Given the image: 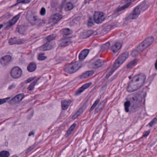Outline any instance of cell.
I'll list each match as a JSON object with an SVG mask.
<instances>
[{
	"label": "cell",
	"mask_w": 157,
	"mask_h": 157,
	"mask_svg": "<svg viewBox=\"0 0 157 157\" xmlns=\"http://www.w3.org/2000/svg\"><path fill=\"white\" fill-rule=\"evenodd\" d=\"M142 97H141V94H140L139 93L133 94L127 97L124 102L125 110L128 113L132 110H134L141 104L142 102Z\"/></svg>",
	"instance_id": "cell-1"
},
{
	"label": "cell",
	"mask_w": 157,
	"mask_h": 157,
	"mask_svg": "<svg viewBox=\"0 0 157 157\" xmlns=\"http://www.w3.org/2000/svg\"><path fill=\"white\" fill-rule=\"evenodd\" d=\"M146 79V76L144 73L136 75L130 81L127 86V91L131 93L136 91L143 85Z\"/></svg>",
	"instance_id": "cell-2"
},
{
	"label": "cell",
	"mask_w": 157,
	"mask_h": 157,
	"mask_svg": "<svg viewBox=\"0 0 157 157\" xmlns=\"http://www.w3.org/2000/svg\"><path fill=\"white\" fill-rule=\"evenodd\" d=\"M154 41V37L152 36H149L145 39L143 41L139 44L135 49L133 51L132 55L133 57H136L141 53L145 49L151 45Z\"/></svg>",
	"instance_id": "cell-3"
},
{
	"label": "cell",
	"mask_w": 157,
	"mask_h": 157,
	"mask_svg": "<svg viewBox=\"0 0 157 157\" xmlns=\"http://www.w3.org/2000/svg\"><path fill=\"white\" fill-rule=\"evenodd\" d=\"M129 55V52H126L122 53L121 55L119 56V57L117 58V59L113 64V67L111 69L110 71H109L108 74L107 75V78L109 77L111 75L113 74L114 72H115L116 70L118 69L119 67L124 63L125 61L127 60V58H128Z\"/></svg>",
	"instance_id": "cell-4"
},
{
	"label": "cell",
	"mask_w": 157,
	"mask_h": 157,
	"mask_svg": "<svg viewBox=\"0 0 157 157\" xmlns=\"http://www.w3.org/2000/svg\"><path fill=\"white\" fill-rule=\"evenodd\" d=\"M82 66V64L80 61H75L67 65L64 68L65 72L68 74H72L77 72Z\"/></svg>",
	"instance_id": "cell-5"
},
{
	"label": "cell",
	"mask_w": 157,
	"mask_h": 157,
	"mask_svg": "<svg viewBox=\"0 0 157 157\" xmlns=\"http://www.w3.org/2000/svg\"><path fill=\"white\" fill-rule=\"evenodd\" d=\"M143 4H141V5L136 7L133 10V11L129 15V16H127V18H126V20H132V19H136L141 14L142 11V9L143 8H142L143 7Z\"/></svg>",
	"instance_id": "cell-6"
},
{
	"label": "cell",
	"mask_w": 157,
	"mask_h": 157,
	"mask_svg": "<svg viewBox=\"0 0 157 157\" xmlns=\"http://www.w3.org/2000/svg\"><path fill=\"white\" fill-rule=\"evenodd\" d=\"M26 18L28 21L32 25L37 24L40 22V19L33 12L29 11L26 14Z\"/></svg>",
	"instance_id": "cell-7"
},
{
	"label": "cell",
	"mask_w": 157,
	"mask_h": 157,
	"mask_svg": "<svg viewBox=\"0 0 157 157\" xmlns=\"http://www.w3.org/2000/svg\"><path fill=\"white\" fill-rule=\"evenodd\" d=\"M105 19V14L99 11H96L94 14V19L96 24H100L103 22Z\"/></svg>",
	"instance_id": "cell-8"
},
{
	"label": "cell",
	"mask_w": 157,
	"mask_h": 157,
	"mask_svg": "<svg viewBox=\"0 0 157 157\" xmlns=\"http://www.w3.org/2000/svg\"><path fill=\"white\" fill-rule=\"evenodd\" d=\"M22 71L20 68L15 66L11 70L10 74L11 77L14 78H19L21 76Z\"/></svg>",
	"instance_id": "cell-9"
},
{
	"label": "cell",
	"mask_w": 157,
	"mask_h": 157,
	"mask_svg": "<svg viewBox=\"0 0 157 157\" xmlns=\"http://www.w3.org/2000/svg\"><path fill=\"white\" fill-rule=\"evenodd\" d=\"M62 19V15L59 13H56L53 14L52 16L50 17L49 23L52 25H54L59 22Z\"/></svg>",
	"instance_id": "cell-10"
},
{
	"label": "cell",
	"mask_w": 157,
	"mask_h": 157,
	"mask_svg": "<svg viewBox=\"0 0 157 157\" xmlns=\"http://www.w3.org/2000/svg\"><path fill=\"white\" fill-rule=\"evenodd\" d=\"M55 45L56 44L55 42L49 41V42H47L42 46L40 47V50L41 51H47L52 49L53 48H54L55 47Z\"/></svg>",
	"instance_id": "cell-11"
},
{
	"label": "cell",
	"mask_w": 157,
	"mask_h": 157,
	"mask_svg": "<svg viewBox=\"0 0 157 157\" xmlns=\"http://www.w3.org/2000/svg\"><path fill=\"white\" fill-rule=\"evenodd\" d=\"M12 60V57L10 55H6L0 59V63L3 66H6L8 65Z\"/></svg>",
	"instance_id": "cell-12"
},
{
	"label": "cell",
	"mask_w": 157,
	"mask_h": 157,
	"mask_svg": "<svg viewBox=\"0 0 157 157\" xmlns=\"http://www.w3.org/2000/svg\"><path fill=\"white\" fill-rule=\"evenodd\" d=\"M91 85H92V83H86L85 84H83V85L82 86L80 87V88H78V89L77 90L76 93H75V95H79L86 89L88 88Z\"/></svg>",
	"instance_id": "cell-13"
},
{
	"label": "cell",
	"mask_w": 157,
	"mask_h": 157,
	"mask_svg": "<svg viewBox=\"0 0 157 157\" xmlns=\"http://www.w3.org/2000/svg\"><path fill=\"white\" fill-rule=\"evenodd\" d=\"M24 94H18L16 96L14 97L13 99H11L10 102V103L12 104H16L20 102V101H21L24 98Z\"/></svg>",
	"instance_id": "cell-14"
},
{
	"label": "cell",
	"mask_w": 157,
	"mask_h": 157,
	"mask_svg": "<svg viewBox=\"0 0 157 157\" xmlns=\"http://www.w3.org/2000/svg\"><path fill=\"white\" fill-rule=\"evenodd\" d=\"M87 107V105L85 104L84 106H82L81 108H80L77 112H76V113H75L74 114L72 117V119H75L77 118L79 116L81 115L83 112H84V111L85 110L86 108Z\"/></svg>",
	"instance_id": "cell-15"
},
{
	"label": "cell",
	"mask_w": 157,
	"mask_h": 157,
	"mask_svg": "<svg viewBox=\"0 0 157 157\" xmlns=\"http://www.w3.org/2000/svg\"><path fill=\"white\" fill-rule=\"evenodd\" d=\"M24 42V40L21 39L17 37L11 38L9 40V43L11 45L14 44H21Z\"/></svg>",
	"instance_id": "cell-16"
},
{
	"label": "cell",
	"mask_w": 157,
	"mask_h": 157,
	"mask_svg": "<svg viewBox=\"0 0 157 157\" xmlns=\"http://www.w3.org/2000/svg\"><path fill=\"white\" fill-rule=\"evenodd\" d=\"M89 52V50L88 49H85L82 50L80 53V54L79 55V56H78L79 61H83L87 57V56L88 55Z\"/></svg>",
	"instance_id": "cell-17"
},
{
	"label": "cell",
	"mask_w": 157,
	"mask_h": 157,
	"mask_svg": "<svg viewBox=\"0 0 157 157\" xmlns=\"http://www.w3.org/2000/svg\"><path fill=\"white\" fill-rule=\"evenodd\" d=\"M72 100L70 99H64L61 102V108L63 110H66L72 103Z\"/></svg>",
	"instance_id": "cell-18"
},
{
	"label": "cell",
	"mask_w": 157,
	"mask_h": 157,
	"mask_svg": "<svg viewBox=\"0 0 157 157\" xmlns=\"http://www.w3.org/2000/svg\"><path fill=\"white\" fill-rule=\"evenodd\" d=\"M94 73V71L93 70L88 71L85 72L84 73H83L80 76V79H85L86 78H88V77H90L93 75Z\"/></svg>",
	"instance_id": "cell-19"
},
{
	"label": "cell",
	"mask_w": 157,
	"mask_h": 157,
	"mask_svg": "<svg viewBox=\"0 0 157 157\" xmlns=\"http://www.w3.org/2000/svg\"><path fill=\"white\" fill-rule=\"evenodd\" d=\"M94 31L92 30H87L84 31L81 34V37L82 38H87L93 34Z\"/></svg>",
	"instance_id": "cell-20"
},
{
	"label": "cell",
	"mask_w": 157,
	"mask_h": 157,
	"mask_svg": "<svg viewBox=\"0 0 157 157\" xmlns=\"http://www.w3.org/2000/svg\"><path fill=\"white\" fill-rule=\"evenodd\" d=\"M103 64V61L101 60H98L97 61H94L91 65V68H98L102 66Z\"/></svg>",
	"instance_id": "cell-21"
},
{
	"label": "cell",
	"mask_w": 157,
	"mask_h": 157,
	"mask_svg": "<svg viewBox=\"0 0 157 157\" xmlns=\"http://www.w3.org/2000/svg\"><path fill=\"white\" fill-rule=\"evenodd\" d=\"M19 17H20V14H18L16 16L14 17V18H13L12 19H11L8 23V24L7 25V27H10L11 26L14 25L17 22L18 19H19Z\"/></svg>",
	"instance_id": "cell-22"
},
{
	"label": "cell",
	"mask_w": 157,
	"mask_h": 157,
	"mask_svg": "<svg viewBox=\"0 0 157 157\" xmlns=\"http://www.w3.org/2000/svg\"><path fill=\"white\" fill-rule=\"evenodd\" d=\"M122 44L119 42H117L114 44L113 46L112 47V49L113 53H116L118 52L120 48H121Z\"/></svg>",
	"instance_id": "cell-23"
},
{
	"label": "cell",
	"mask_w": 157,
	"mask_h": 157,
	"mask_svg": "<svg viewBox=\"0 0 157 157\" xmlns=\"http://www.w3.org/2000/svg\"><path fill=\"white\" fill-rule=\"evenodd\" d=\"M36 68V65L34 62H31L28 65L27 70L29 72H34Z\"/></svg>",
	"instance_id": "cell-24"
},
{
	"label": "cell",
	"mask_w": 157,
	"mask_h": 157,
	"mask_svg": "<svg viewBox=\"0 0 157 157\" xmlns=\"http://www.w3.org/2000/svg\"><path fill=\"white\" fill-rule=\"evenodd\" d=\"M76 126V124L74 123V124H72L71 127L69 128V129L67 131L66 134V137H68L69 135H70L72 131L74 130L75 128V127Z\"/></svg>",
	"instance_id": "cell-25"
},
{
	"label": "cell",
	"mask_w": 157,
	"mask_h": 157,
	"mask_svg": "<svg viewBox=\"0 0 157 157\" xmlns=\"http://www.w3.org/2000/svg\"><path fill=\"white\" fill-rule=\"evenodd\" d=\"M137 59H135L133 61H130L129 63L127 65V68L128 69H131L134 66H135L138 62Z\"/></svg>",
	"instance_id": "cell-26"
},
{
	"label": "cell",
	"mask_w": 157,
	"mask_h": 157,
	"mask_svg": "<svg viewBox=\"0 0 157 157\" xmlns=\"http://www.w3.org/2000/svg\"><path fill=\"white\" fill-rule=\"evenodd\" d=\"M72 33V31L70 29L68 28L64 29L61 31V33L63 36H67L71 34Z\"/></svg>",
	"instance_id": "cell-27"
},
{
	"label": "cell",
	"mask_w": 157,
	"mask_h": 157,
	"mask_svg": "<svg viewBox=\"0 0 157 157\" xmlns=\"http://www.w3.org/2000/svg\"><path fill=\"white\" fill-rule=\"evenodd\" d=\"M71 43V40L70 39H67L65 40L64 41H62L61 44L60 46L61 47H66L67 46L69 45V44Z\"/></svg>",
	"instance_id": "cell-28"
},
{
	"label": "cell",
	"mask_w": 157,
	"mask_h": 157,
	"mask_svg": "<svg viewBox=\"0 0 157 157\" xmlns=\"http://www.w3.org/2000/svg\"><path fill=\"white\" fill-rule=\"evenodd\" d=\"M105 102L104 100L102 102H101V103L99 104V105H98V107L96 108V109H95V113L97 114V113H98L99 111L102 109V108H103V107H104V106L105 105Z\"/></svg>",
	"instance_id": "cell-29"
},
{
	"label": "cell",
	"mask_w": 157,
	"mask_h": 157,
	"mask_svg": "<svg viewBox=\"0 0 157 157\" xmlns=\"http://www.w3.org/2000/svg\"><path fill=\"white\" fill-rule=\"evenodd\" d=\"M73 4L71 3H67L66 4V5L65 6V10L66 11H70L72 10L73 8Z\"/></svg>",
	"instance_id": "cell-30"
},
{
	"label": "cell",
	"mask_w": 157,
	"mask_h": 157,
	"mask_svg": "<svg viewBox=\"0 0 157 157\" xmlns=\"http://www.w3.org/2000/svg\"><path fill=\"white\" fill-rule=\"evenodd\" d=\"M130 4L131 3H127L126 4H125L122 7H119V8H118V9L117 10V12H119V11H121L122 10H124V9H125L126 8H128L130 5Z\"/></svg>",
	"instance_id": "cell-31"
},
{
	"label": "cell",
	"mask_w": 157,
	"mask_h": 157,
	"mask_svg": "<svg viewBox=\"0 0 157 157\" xmlns=\"http://www.w3.org/2000/svg\"><path fill=\"white\" fill-rule=\"evenodd\" d=\"M26 27L25 26H20L19 28V30H18V32L20 34H24V33H25L26 31Z\"/></svg>",
	"instance_id": "cell-32"
},
{
	"label": "cell",
	"mask_w": 157,
	"mask_h": 157,
	"mask_svg": "<svg viewBox=\"0 0 157 157\" xmlns=\"http://www.w3.org/2000/svg\"><path fill=\"white\" fill-rule=\"evenodd\" d=\"M10 153L8 151H3L0 152V157H8L9 156Z\"/></svg>",
	"instance_id": "cell-33"
},
{
	"label": "cell",
	"mask_w": 157,
	"mask_h": 157,
	"mask_svg": "<svg viewBox=\"0 0 157 157\" xmlns=\"http://www.w3.org/2000/svg\"><path fill=\"white\" fill-rule=\"evenodd\" d=\"M37 59L39 61H44L46 59V56H45L44 54H40L38 55Z\"/></svg>",
	"instance_id": "cell-34"
},
{
	"label": "cell",
	"mask_w": 157,
	"mask_h": 157,
	"mask_svg": "<svg viewBox=\"0 0 157 157\" xmlns=\"http://www.w3.org/2000/svg\"><path fill=\"white\" fill-rule=\"evenodd\" d=\"M99 99H97L94 102V104H93V105L92 106V107H91V108H90V110H89V111H91L93 110H94V108L96 107V106L97 104H98V103L99 102Z\"/></svg>",
	"instance_id": "cell-35"
},
{
	"label": "cell",
	"mask_w": 157,
	"mask_h": 157,
	"mask_svg": "<svg viewBox=\"0 0 157 157\" xmlns=\"http://www.w3.org/2000/svg\"><path fill=\"white\" fill-rule=\"evenodd\" d=\"M56 37V36L55 35H50V36H48L47 37V41H51L54 40Z\"/></svg>",
	"instance_id": "cell-36"
},
{
	"label": "cell",
	"mask_w": 157,
	"mask_h": 157,
	"mask_svg": "<svg viewBox=\"0 0 157 157\" xmlns=\"http://www.w3.org/2000/svg\"><path fill=\"white\" fill-rule=\"evenodd\" d=\"M37 79H36V80H35V81H34L33 83H32L31 84H30V86H29V90H32L33 89H34V86L35 85V84H36V82L37 81Z\"/></svg>",
	"instance_id": "cell-37"
},
{
	"label": "cell",
	"mask_w": 157,
	"mask_h": 157,
	"mask_svg": "<svg viewBox=\"0 0 157 157\" xmlns=\"http://www.w3.org/2000/svg\"><path fill=\"white\" fill-rule=\"evenodd\" d=\"M156 122H157V118H155L154 119H153L152 121L149 124V125L150 126L152 127V126L154 124H155L156 123Z\"/></svg>",
	"instance_id": "cell-38"
},
{
	"label": "cell",
	"mask_w": 157,
	"mask_h": 157,
	"mask_svg": "<svg viewBox=\"0 0 157 157\" xmlns=\"http://www.w3.org/2000/svg\"><path fill=\"white\" fill-rule=\"evenodd\" d=\"M10 98H7L5 99H0V105H2L3 104L7 102L8 99H9Z\"/></svg>",
	"instance_id": "cell-39"
},
{
	"label": "cell",
	"mask_w": 157,
	"mask_h": 157,
	"mask_svg": "<svg viewBox=\"0 0 157 157\" xmlns=\"http://www.w3.org/2000/svg\"><path fill=\"white\" fill-rule=\"evenodd\" d=\"M46 14V9L44 8H42L41 11H40V14L41 15H44L45 14Z\"/></svg>",
	"instance_id": "cell-40"
},
{
	"label": "cell",
	"mask_w": 157,
	"mask_h": 157,
	"mask_svg": "<svg viewBox=\"0 0 157 157\" xmlns=\"http://www.w3.org/2000/svg\"><path fill=\"white\" fill-rule=\"evenodd\" d=\"M25 0H17V3L16 4H18L20 3H25Z\"/></svg>",
	"instance_id": "cell-41"
},
{
	"label": "cell",
	"mask_w": 157,
	"mask_h": 157,
	"mask_svg": "<svg viewBox=\"0 0 157 157\" xmlns=\"http://www.w3.org/2000/svg\"><path fill=\"white\" fill-rule=\"evenodd\" d=\"M150 132V131H146V132L144 134L143 136L144 137H146L149 134V133Z\"/></svg>",
	"instance_id": "cell-42"
},
{
	"label": "cell",
	"mask_w": 157,
	"mask_h": 157,
	"mask_svg": "<svg viewBox=\"0 0 157 157\" xmlns=\"http://www.w3.org/2000/svg\"><path fill=\"white\" fill-rule=\"evenodd\" d=\"M35 77H31V78H30L28 79L27 81V82H28V83L30 82V81H31L32 80H33V79H35Z\"/></svg>",
	"instance_id": "cell-43"
},
{
	"label": "cell",
	"mask_w": 157,
	"mask_h": 157,
	"mask_svg": "<svg viewBox=\"0 0 157 157\" xmlns=\"http://www.w3.org/2000/svg\"><path fill=\"white\" fill-rule=\"evenodd\" d=\"M155 69H157V68H156V62L155 63Z\"/></svg>",
	"instance_id": "cell-44"
},
{
	"label": "cell",
	"mask_w": 157,
	"mask_h": 157,
	"mask_svg": "<svg viewBox=\"0 0 157 157\" xmlns=\"http://www.w3.org/2000/svg\"><path fill=\"white\" fill-rule=\"evenodd\" d=\"M3 27V25H0V29H1Z\"/></svg>",
	"instance_id": "cell-45"
}]
</instances>
